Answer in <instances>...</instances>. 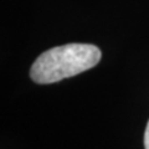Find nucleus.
I'll use <instances>...</instances> for the list:
<instances>
[{"instance_id": "1", "label": "nucleus", "mask_w": 149, "mask_h": 149, "mask_svg": "<svg viewBox=\"0 0 149 149\" xmlns=\"http://www.w3.org/2000/svg\"><path fill=\"white\" fill-rule=\"evenodd\" d=\"M101 50L90 44H67L50 49L35 60L30 70L31 80L47 85L68 78L95 67Z\"/></svg>"}, {"instance_id": "2", "label": "nucleus", "mask_w": 149, "mask_h": 149, "mask_svg": "<svg viewBox=\"0 0 149 149\" xmlns=\"http://www.w3.org/2000/svg\"><path fill=\"white\" fill-rule=\"evenodd\" d=\"M144 148L149 149V120L146 128V133H144Z\"/></svg>"}]
</instances>
